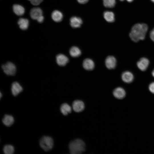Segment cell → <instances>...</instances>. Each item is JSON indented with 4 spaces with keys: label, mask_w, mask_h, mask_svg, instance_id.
Wrapping results in <instances>:
<instances>
[{
    "label": "cell",
    "mask_w": 154,
    "mask_h": 154,
    "mask_svg": "<svg viewBox=\"0 0 154 154\" xmlns=\"http://www.w3.org/2000/svg\"><path fill=\"white\" fill-rule=\"evenodd\" d=\"M104 17L105 19L108 22L111 23L114 21V15L112 12L107 11L104 12Z\"/></svg>",
    "instance_id": "obj_21"
},
{
    "label": "cell",
    "mask_w": 154,
    "mask_h": 154,
    "mask_svg": "<svg viewBox=\"0 0 154 154\" xmlns=\"http://www.w3.org/2000/svg\"><path fill=\"white\" fill-rule=\"evenodd\" d=\"M120 0L121 1H123L124 0Z\"/></svg>",
    "instance_id": "obj_33"
},
{
    "label": "cell",
    "mask_w": 154,
    "mask_h": 154,
    "mask_svg": "<svg viewBox=\"0 0 154 154\" xmlns=\"http://www.w3.org/2000/svg\"><path fill=\"white\" fill-rule=\"evenodd\" d=\"M148 29V26L145 24H136L132 27L129 34V37L135 42L143 40L145 38Z\"/></svg>",
    "instance_id": "obj_1"
},
{
    "label": "cell",
    "mask_w": 154,
    "mask_h": 154,
    "mask_svg": "<svg viewBox=\"0 0 154 154\" xmlns=\"http://www.w3.org/2000/svg\"><path fill=\"white\" fill-rule=\"evenodd\" d=\"M72 107L75 112H79L82 111L84 110L85 105L84 103L82 101L77 100L73 102Z\"/></svg>",
    "instance_id": "obj_6"
},
{
    "label": "cell",
    "mask_w": 154,
    "mask_h": 154,
    "mask_svg": "<svg viewBox=\"0 0 154 154\" xmlns=\"http://www.w3.org/2000/svg\"><path fill=\"white\" fill-rule=\"evenodd\" d=\"M3 150L4 153L5 154H12L14 152V148L12 145H7L4 146Z\"/></svg>",
    "instance_id": "obj_22"
},
{
    "label": "cell",
    "mask_w": 154,
    "mask_h": 154,
    "mask_svg": "<svg viewBox=\"0 0 154 154\" xmlns=\"http://www.w3.org/2000/svg\"><path fill=\"white\" fill-rule=\"evenodd\" d=\"M149 61L146 58H141L137 62V65L138 68L142 71L145 70L148 67Z\"/></svg>",
    "instance_id": "obj_8"
},
{
    "label": "cell",
    "mask_w": 154,
    "mask_h": 154,
    "mask_svg": "<svg viewBox=\"0 0 154 154\" xmlns=\"http://www.w3.org/2000/svg\"><path fill=\"white\" fill-rule=\"evenodd\" d=\"M44 19V17L42 15L39 17L37 20V21L39 23H41L43 21Z\"/></svg>",
    "instance_id": "obj_27"
},
{
    "label": "cell",
    "mask_w": 154,
    "mask_h": 154,
    "mask_svg": "<svg viewBox=\"0 0 154 154\" xmlns=\"http://www.w3.org/2000/svg\"><path fill=\"white\" fill-rule=\"evenodd\" d=\"M152 74L153 76L154 77V69L153 70L152 72Z\"/></svg>",
    "instance_id": "obj_29"
},
{
    "label": "cell",
    "mask_w": 154,
    "mask_h": 154,
    "mask_svg": "<svg viewBox=\"0 0 154 154\" xmlns=\"http://www.w3.org/2000/svg\"><path fill=\"white\" fill-rule=\"evenodd\" d=\"M69 53L70 56L72 57H77L80 55L81 54V52L80 49L78 47L73 46L70 49Z\"/></svg>",
    "instance_id": "obj_19"
},
{
    "label": "cell",
    "mask_w": 154,
    "mask_h": 154,
    "mask_svg": "<svg viewBox=\"0 0 154 154\" xmlns=\"http://www.w3.org/2000/svg\"><path fill=\"white\" fill-rule=\"evenodd\" d=\"M60 111L63 115L66 116L71 112L72 108L67 104L64 103L60 106Z\"/></svg>",
    "instance_id": "obj_20"
},
{
    "label": "cell",
    "mask_w": 154,
    "mask_h": 154,
    "mask_svg": "<svg viewBox=\"0 0 154 154\" xmlns=\"http://www.w3.org/2000/svg\"><path fill=\"white\" fill-rule=\"evenodd\" d=\"M129 2H131L133 1V0H127Z\"/></svg>",
    "instance_id": "obj_30"
},
{
    "label": "cell",
    "mask_w": 154,
    "mask_h": 154,
    "mask_svg": "<svg viewBox=\"0 0 154 154\" xmlns=\"http://www.w3.org/2000/svg\"><path fill=\"white\" fill-rule=\"evenodd\" d=\"M56 60L58 65L60 66H64L68 62L69 59L65 55L60 54L56 56Z\"/></svg>",
    "instance_id": "obj_7"
},
{
    "label": "cell",
    "mask_w": 154,
    "mask_h": 154,
    "mask_svg": "<svg viewBox=\"0 0 154 154\" xmlns=\"http://www.w3.org/2000/svg\"><path fill=\"white\" fill-rule=\"evenodd\" d=\"M51 17L55 22H58L61 21L63 18V14L58 10H54L52 13Z\"/></svg>",
    "instance_id": "obj_16"
},
{
    "label": "cell",
    "mask_w": 154,
    "mask_h": 154,
    "mask_svg": "<svg viewBox=\"0 0 154 154\" xmlns=\"http://www.w3.org/2000/svg\"><path fill=\"white\" fill-rule=\"evenodd\" d=\"M78 1L80 4H85L87 3L88 0H77Z\"/></svg>",
    "instance_id": "obj_28"
},
{
    "label": "cell",
    "mask_w": 154,
    "mask_h": 154,
    "mask_svg": "<svg viewBox=\"0 0 154 154\" xmlns=\"http://www.w3.org/2000/svg\"><path fill=\"white\" fill-rule=\"evenodd\" d=\"M82 23V19L79 17H72L70 19V24L73 28L80 27Z\"/></svg>",
    "instance_id": "obj_12"
},
{
    "label": "cell",
    "mask_w": 154,
    "mask_h": 154,
    "mask_svg": "<svg viewBox=\"0 0 154 154\" xmlns=\"http://www.w3.org/2000/svg\"><path fill=\"white\" fill-rule=\"evenodd\" d=\"M4 72L7 75L14 76L16 73V68L15 65L11 62H8L2 66Z\"/></svg>",
    "instance_id": "obj_4"
},
{
    "label": "cell",
    "mask_w": 154,
    "mask_h": 154,
    "mask_svg": "<svg viewBox=\"0 0 154 154\" xmlns=\"http://www.w3.org/2000/svg\"><path fill=\"white\" fill-rule=\"evenodd\" d=\"M29 0L30 1H31V0Z\"/></svg>",
    "instance_id": "obj_34"
},
{
    "label": "cell",
    "mask_w": 154,
    "mask_h": 154,
    "mask_svg": "<svg viewBox=\"0 0 154 154\" xmlns=\"http://www.w3.org/2000/svg\"><path fill=\"white\" fill-rule=\"evenodd\" d=\"M13 8L14 13L18 16H21L25 13L24 8L20 5L15 4L13 5Z\"/></svg>",
    "instance_id": "obj_17"
},
{
    "label": "cell",
    "mask_w": 154,
    "mask_h": 154,
    "mask_svg": "<svg viewBox=\"0 0 154 154\" xmlns=\"http://www.w3.org/2000/svg\"><path fill=\"white\" fill-rule=\"evenodd\" d=\"M149 88L150 92L154 94V82H152L149 84Z\"/></svg>",
    "instance_id": "obj_25"
},
{
    "label": "cell",
    "mask_w": 154,
    "mask_h": 154,
    "mask_svg": "<svg viewBox=\"0 0 154 154\" xmlns=\"http://www.w3.org/2000/svg\"><path fill=\"white\" fill-rule=\"evenodd\" d=\"M43 0H31V3L34 5H37L40 4Z\"/></svg>",
    "instance_id": "obj_24"
},
{
    "label": "cell",
    "mask_w": 154,
    "mask_h": 154,
    "mask_svg": "<svg viewBox=\"0 0 154 154\" xmlns=\"http://www.w3.org/2000/svg\"><path fill=\"white\" fill-rule=\"evenodd\" d=\"M104 5L107 8H113L116 4L115 0H103Z\"/></svg>",
    "instance_id": "obj_23"
},
{
    "label": "cell",
    "mask_w": 154,
    "mask_h": 154,
    "mask_svg": "<svg viewBox=\"0 0 154 154\" xmlns=\"http://www.w3.org/2000/svg\"><path fill=\"white\" fill-rule=\"evenodd\" d=\"M23 90V88L18 82H13L11 86V90L12 94L14 96H16Z\"/></svg>",
    "instance_id": "obj_10"
},
{
    "label": "cell",
    "mask_w": 154,
    "mask_h": 154,
    "mask_svg": "<svg viewBox=\"0 0 154 154\" xmlns=\"http://www.w3.org/2000/svg\"><path fill=\"white\" fill-rule=\"evenodd\" d=\"M116 58L113 56H108L105 60L106 66L109 69H114L116 66Z\"/></svg>",
    "instance_id": "obj_5"
},
{
    "label": "cell",
    "mask_w": 154,
    "mask_h": 154,
    "mask_svg": "<svg viewBox=\"0 0 154 154\" xmlns=\"http://www.w3.org/2000/svg\"><path fill=\"white\" fill-rule=\"evenodd\" d=\"M82 64L83 68L88 70H93L94 68L95 64L94 61L89 58L85 59L83 61Z\"/></svg>",
    "instance_id": "obj_13"
},
{
    "label": "cell",
    "mask_w": 154,
    "mask_h": 154,
    "mask_svg": "<svg viewBox=\"0 0 154 154\" xmlns=\"http://www.w3.org/2000/svg\"><path fill=\"white\" fill-rule=\"evenodd\" d=\"M14 118L10 115H5L2 119L3 123L7 126H11L14 122Z\"/></svg>",
    "instance_id": "obj_15"
},
{
    "label": "cell",
    "mask_w": 154,
    "mask_h": 154,
    "mask_svg": "<svg viewBox=\"0 0 154 154\" xmlns=\"http://www.w3.org/2000/svg\"><path fill=\"white\" fill-rule=\"evenodd\" d=\"M121 78L124 82L129 83L133 81L134 76L133 74L131 72L126 71L123 72L122 74Z\"/></svg>",
    "instance_id": "obj_14"
},
{
    "label": "cell",
    "mask_w": 154,
    "mask_h": 154,
    "mask_svg": "<svg viewBox=\"0 0 154 154\" xmlns=\"http://www.w3.org/2000/svg\"><path fill=\"white\" fill-rule=\"evenodd\" d=\"M84 142L80 139H76L71 141L69 144L70 153L72 154L82 153L85 150Z\"/></svg>",
    "instance_id": "obj_2"
},
{
    "label": "cell",
    "mask_w": 154,
    "mask_h": 154,
    "mask_svg": "<svg viewBox=\"0 0 154 154\" xmlns=\"http://www.w3.org/2000/svg\"><path fill=\"white\" fill-rule=\"evenodd\" d=\"M154 3V0H151Z\"/></svg>",
    "instance_id": "obj_32"
},
{
    "label": "cell",
    "mask_w": 154,
    "mask_h": 154,
    "mask_svg": "<svg viewBox=\"0 0 154 154\" xmlns=\"http://www.w3.org/2000/svg\"><path fill=\"white\" fill-rule=\"evenodd\" d=\"M113 94L116 98L121 99L125 97L126 93L125 90L123 88L119 87L116 88L114 90Z\"/></svg>",
    "instance_id": "obj_9"
},
{
    "label": "cell",
    "mask_w": 154,
    "mask_h": 154,
    "mask_svg": "<svg viewBox=\"0 0 154 154\" xmlns=\"http://www.w3.org/2000/svg\"><path fill=\"white\" fill-rule=\"evenodd\" d=\"M150 36L151 40L154 42V28H153L150 32Z\"/></svg>",
    "instance_id": "obj_26"
},
{
    "label": "cell",
    "mask_w": 154,
    "mask_h": 154,
    "mask_svg": "<svg viewBox=\"0 0 154 154\" xmlns=\"http://www.w3.org/2000/svg\"><path fill=\"white\" fill-rule=\"evenodd\" d=\"M1 95H2V94H1V93L0 92V98H1V96H2Z\"/></svg>",
    "instance_id": "obj_31"
},
{
    "label": "cell",
    "mask_w": 154,
    "mask_h": 154,
    "mask_svg": "<svg viewBox=\"0 0 154 154\" xmlns=\"http://www.w3.org/2000/svg\"><path fill=\"white\" fill-rule=\"evenodd\" d=\"M20 28L22 30H26L27 29L29 25V21L26 19L20 18L18 22Z\"/></svg>",
    "instance_id": "obj_18"
},
{
    "label": "cell",
    "mask_w": 154,
    "mask_h": 154,
    "mask_svg": "<svg viewBox=\"0 0 154 154\" xmlns=\"http://www.w3.org/2000/svg\"><path fill=\"white\" fill-rule=\"evenodd\" d=\"M53 141L49 136H44L39 141V144L41 147L44 151H47L52 149L53 146Z\"/></svg>",
    "instance_id": "obj_3"
},
{
    "label": "cell",
    "mask_w": 154,
    "mask_h": 154,
    "mask_svg": "<svg viewBox=\"0 0 154 154\" xmlns=\"http://www.w3.org/2000/svg\"><path fill=\"white\" fill-rule=\"evenodd\" d=\"M30 15L33 19L37 20L39 17L42 15V11L40 8H33L30 11Z\"/></svg>",
    "instance_id": "obj_11"
}]
</instances>
